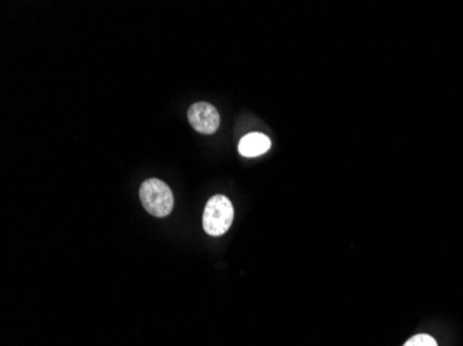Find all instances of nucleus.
Here are the masks:
<instances>
[{
  "label": "nucleus",
  "mask_w": 463,
  "mask_h": 346,
  "mask_svg": "<svg viewBox=\"0 0 463 346\" xmlns=\"http://www.w3.org/2000/svg\"><path fill=\"white\" fill-rule=\"evenodd\" d=\"M404 346H438L435 340L428 334H419L408 340Z\"/></svg>",
  "instance_id": "obj_5"
},
{
  "label": "nucleus",
  "mask_w": 463,
  "mask_h": 346,
  "mask_svg": "<svg viewBox=\"0 0 463 346\" xmlns=\"http://www.w3.org/2000/svg\"><path fill=\"white\" fill-rule=\"evenodd\" d=\"M271 148V140L262 133H249L239 143V153L246 158H254L265 154Z\"/></svg>",
  "instance_id": "obj_4"
},
{
  "label": "nucleus",
  "mask_w": 463,
  "mask_h": 346,
  "mask_svg": "<svg viewBox=\"0 0 463 346\" xmlns=\"http://www.w3.org/2000/svg\"><path fill=\"white\" fill-rule=\"evenodd\" d=\"M141 200L144 209L157 217H165L174 208L171 189L158 179H148L141 187Z\"/></svg>",
  "instance_id": "obj_2"
},
{
  "label": "nucleus",
  "mask_w": 463,
  "mask_h": 346,
  "mask_svg": "<svg viewBox=\"0 0 463 346\" xmlns=\"http://www.w3.org/2000/svg\"><path fill=\"white\" fill-rule=\"evenodd\" d=\"M187 118L193 129L204 135H213L221 124L219 112L209 103L193 104L187 111Z\"/></svg>",
  "instance_id": "obj_3"
},
{
  "label": "nucleus",
  "mask_w": 463,
  "mask_h": 346,
  "mask_svg": "<svg viewBox=\"0 0 463 346\" xmlns=\"http://www.w3.org/2000/svg\"><path fill=\"white\" fill-rule=\"evenodd\" d=\"M233 205L225 196H214L209 200L203 213V227L209 236L225 234L233 222Z\"/></svg>",
  "instance_id": "obj_1"
}]
</instances>
